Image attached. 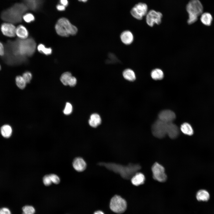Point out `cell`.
Segmentation results:
<instances>
[{
  "label": "cell",
  "mask_w": 214,
  "mask_h": 214,
  "mask_svg": "<svg viewBox=\"0 0 214 214\" xmlns=\"http://www.w3.org/2000/svg\"><path fill=\"white\" fill-rule=\"evenodd\" d=\"M27 9V7L23 3H16L3 10L1 16L6 22L12 23L19 22Z\"/></svg>",
  "instance_id": "6da1fadb"
},
{
  "label": "cell",
  "mask_w": 214,
  "mask_h": 214,
  "mask_svg": "<svg viewBox=\"0 0 214 214\" xmlns=\"http://www.w3.org/2000/svg\"><path fill=\"white\" fill-rule=\"evenodd\" d=\"M57 33L59 35L67 37L70 35H75L78 32L77 28L72 24L66 18L59 19L55 26Z\"/></svg>",
  "instance_id": "7a4b0ae2"
},
{
  "label": "cell",
  "mask_w": 214,
  "mask_h": 214,
  "mask_svg": "<svg viewBox=\"0 0 214 214\" xmlns=\"http://www.w3.org/2000/svg\"><path fill=\"white\" fill-rule=\"evenodd\" d=\"M186 10L188 14L187 23L191 24L196 22L203 13V8L199 0H191L186 6Z\"/></svg>",
  "instance_id": "3957f363"
},
{
  "label": "cell",
  "mask_w": 214,
  "mask_h": 214,
  "mask_svg": "<svg viewBox=\"0 0 214 214\" xmlns=\"http://www.w3.org/2000/svg\"><path fill=\"white\" fill-rule=\"evenodd\" d=\"M127 207L126 201L119 195H115L111 200L110 207L111 210L114 213H123L125 211Z\"/></svg>",
  "instance_id": "277c9868"
},
{
  "label": "cell",
  "mask_w": 214,
  "mask_h": 214,
  "mask_svg": "<svg viewBox=\"0 0 214 214\" xmlns=\"http://www.w3.org/2000/svg\"><path fill=\"white\" fill-rule=\"evenodd\" d=\"M167 124L159 119L157 120L152 127L153 135L158 138L164 137L166 135Z\"/></svg>",
  "instance_id": "5b68a950"
},
{
  "label": "cell",
  "mask_w": 214,
  "mask_h": 214,
  "mask_svg": "<svg viewBox=\"0 0 214 214\" xmlns=\"http://www.w3.org/2000/svg\"><path fill=\"white\" fill-rule=\"evenodd\" d=\"M148 12V6L146 4L143 3H139L136 4L131 9L130 13L135 18L141 20L146 16Z\"/></svg>",
  "instance_id": "8992f818"
},
{
  "label": "cell",
  "mask_w": 214,
  "mask_h": 214,
  "mask_svg": "<svg viewBox=\"0 0 214 214\" xmlns=\"http://www.w3.org/2000/svg\"><path fill=\"white\" fill-rule=\"evenodd\" d=\"M146 16L147 24L152 27L155 24L159 25L161 23L163 15L160 12L151 10L148 12Z\"/></svg>",
  "instance_id": "52a82bcc"
},
{
  "label": "cell",
  "mask_w": 214,
  "mask_h": 214,
  "mask_svg": "<svg viewBox=\"0 0 214 214\" xmlns=\"http://www.w3.org/2000/svg\"><path fill=\"white\" fill-rule=\"evenodd\" d=\"M152 170L153 178L161 182H164L167 178L165 172L164 168L157 163H155L152 166Z\"/></svg>",
  "instance_id": "ba28073f"
},
{
  "label": "cell",
  "mask_w": 214,
  "mask_h": 214,
  "mask_svg": "<svg viewBox=\"0 0 214 214\" xmlns=\"http://www.w3.org/2000/svg\"><path fill=\"white\" fill-rule=\"evenodd\" d=\"M0 28L2 34L6 37H13L16 36V27L13 23L7 22L4 23Z\"/></svg>",
  "instance_id": "9c48e42d"
},
{
  "label": "cell",
  "mask_w": 214,
  "mask_h": 214,
  "mask_svg": "<svg viewBox=\"0 0 214 214\" xmlns=\"http://www.w3.org/2000/svg\"><path fill=\"white\" fill-rule=\"evenodd\" d=\"M158 119L166 123L173 122L175 119L176 115L173 111L169 110L162 111L158 115Z\"/></svg>",
  "instance_id": "30bf717a"
},
{
  "label": "cell",
  "mask_w": 214,
  "mask_h": 214,
  "mask_svg": "<svg viewBox=\"0 0 214 214\" xmlns=\"http://www.w3.org/2000/svg\"><path fill=\"white\" fill-rule=\"evenodd\" d=\"M120 37L122 42L126 45L131 44L134 40V36L133 33L128 30L122 32L120 35Z\"/></svg>",
  "instance_id": "8fae6325"
},
{
  "label": "cell",
  "mask_w": 214,
  "mask_h": 214,
  "mask_svg": "<svg viewBox=\"0 0 214 214\" xmlns=\"http://www.w3.org/2000/svg\"><path fill=\"white\" fill-rule=\"evenodd\" d=\"M179 133L178 127L173 122L167 124L166 134L172 139L177 138Z\"/></svg>",
  "instance_id": "7c38bea8"
},
{
  "label": "cell",
  "mask_w": 214,
  "mask_h": 214,
  "mask_svg": "<svg viewBox=\"0 0 214 214\" xmlns=\"http://www.w3.org/2000/svg\"><path fill=\"white\" fill-rule=\"evenodd\" d=\"M73 166L75 170L81 172L86 169V163L83 158L78 157L74 159L73 162Z\"/></svg>",
  "instance_id": "4fadbf2b"
},
{
  "label": "cell",
  "mask_w": 214,
  "mask_h": 214,
  "mask_svg": "<svg viewBox=\"0 0 214 214\" xmlns=\"http://www.w3.org/2000/svg\"><path fill=\"white\" fill-rule=\"evenodd\" d=\"M144 175L141 172H137L131 178V183L135 186H139L143 184L144 182Z\"/></svg>",
  "instance_id": "5bb4252c"
},
{
  "label": "cell",
  "mask_w": 214,
  "mask_h": 214,
  "mask_svg": "<svg viewBox=\"0 0 214 214\" xmlns=\"http://www.w3.org/2000/svg\"><path fill=\"white\" fill-rule=\"evenodd\" d=\"M15 34L18 38L25 39L28 37L29 32L25 26L20 25L16 27Z\"/></svg>",
  "instance_id": "9a60e30c"
},
{
  "label": "cell",
  "mask_w": 214,
  "mask_h": 214,
  "mask_svg": "<svg viewBox=\"0 0 214 214\" xmlns=\"http://www.w3.org/2000/svg\"><path fill=\"white\" fill-rule=\"evenodd\" d=\"M196 198L199 201L207 202L210 199V195L207 191L202 189L198 191L196 195Z\"/></svg>",
  "instance_id": "2e32d148"
},
{
  "label": "cell",
  "mask_w": 214,
  "mask_h": 214,
  "mask_svg": "<svg viewBox=\"0 0 214 214\" xmlns=\"http://www.w3.org/2000/svg\"><path fill=\"white\" fill-rule=\"evenodd\" d=\"M101 122V119L100 115L95 113L91 115L89 120V123L91 127L96 128L100 124Z\"/></svg>",
  "instance_id": "e0dca14e"
},
{
  "label": "cell",
  "mask_w": 214,
  "mask_h": 214,
  "mask_svg": "<svg viewBox=\"0 0 214 214\" xmlns=\"http://www.w3.org/2000/svg\"><path fill=\"white\" fill-rule=\"evenodd\" d=\"M122 75L125 79L129 81H133L136 79L135 72L130 68H127L124 70L122 72Z\"/></svg>",
  "instance_id": "ac0fdd59"
},
{
  "label": "cell",
  "mask_w": 214,
  "mask_h": 214,
  "mask_svg": "<svg viewBox=\"0 0 214 214\" xmlns=\"http://www.w3.org/2000/svg\"><path fill=\"white\" fill-rule=\"evenodd\" d=\"M200 20L204 25L210 26L211 24L213 17L211 15L209 12L203 13L201 15Z\"/></svg>",
  "instance_id": "d6986e66"
},
{
  "label": "cell",
  "mask_w": 214,
  "mask_h": 214,
  "mask_svg": "<svg viewBox=\"0 0 214 214\" xmlns=\"http://www.w3.org/2000/svg\"><path fill=\"white\" fill-rule=\"evenodd\" d=\"M23 3L28 8L35 10L40 5L41 0H22Z\"/></svg>",
  "instance_id": "ffe728a7"
},
{
  "label": "cell",
  "mask_w": 214,
  "mask_h": 214,
  "mask_svg": "<svg viewBox=\"0 0 214 214\" xmlns=\"http://www.w3.org/2000/svg\"><path fill=\"white\" fill-rule=\"evenodd\" d=\"M0 132L3 137L9 138L12 134V129L10 125H3L1 128Z\"/></svg>",
  "instance_id": "44dd1931"
},
{
  "label": "cell",
  "mask_w": 214,
  "mask_h": 214,
  "mask_svg": "<svg viewBox=\"0 0 214 214\" xmlns=\"http://www.w3.org/2000/svg\"><path fill=\"white\" fill-rule=\"evenodd\" d=\"M164 73L163 71L159 68H156L152 70L151 73V76L152 78L155 80H160L164 77Z\"/></svg>",
  "instance_id": "7402d4cb"
},
{
  "label": "cell",
  "mask_w": 214,
  "mask_h": 214,
  "mask_svg": "<svg viewBox=\"0 0 214 214\" xmlns=\"http://www.w3.org/2000/svg\"><path fill=\"white\" fill-rule=\"evenodd\" d=\"M180 130L184 134L191 136L193 133V131L191 125L188 123H183L181 126Z\"/></svg>",
  "instance_id": "603a6c76"
},
{
  "label": "cell",
  "mask_w": 214,
  "mask_h": 214,
  "mask_svg": "<svg viewBox=\"0 0 214 214\" xmlns=\"http://www.w3.org/2000/svg\"><path fill=\"white\" fill-rule=\"evenodd\" d=\"M38 51L40 53L46 55L51 54L52 52V50L50 48H46L43 44H40L37 47Z\"/></svg>",
  "instance_id": "cb8c5ba5"
},
{
  "label": "cell",
  "mask_w": 214,
  "mask_h": 214,
  "mask_svg": "<svg viewBox=\"0 0 214 214\" xmlns=\"http://www.w3.org/2000/svg\"><path fill=\"white\" fill-rule=\"evenodd\" d=\"M15 82L17 86L21 89H24L26 86V83L22 76H17L15 78Z\"/></svg>",
  "instance_id": "d4e9b609"
},
{
  "label": "cell",
  "mask_w": 214,
  "mask_h": 214,
  "mask_svg": "<svg viewBox=\"0 0 214 214\" xmlns=\"http://www.w3.org/2000/svg\"><path fill=\"white\" fill-rule=\"evenodd\" d=\"M72 76L71 74L69 72H66L63 73L60 77V81L64 85H68L69 81Z\"/></svg>",
  "instance_id": "484cf974"
},
{
  "label": "cell",
  "mask_w": 214,
  "mask_h": 214,
  "mask_svg": "<svg viewBox=\"0 0 214 214\" xmlns=\"http://www.w3.org/2000/svg\"><path fill=\"white\" fill-rule=\"evenodd\" d=\"M22 214H34L35 210L34 208L31 205H26L22 209Z\"/></svg>",
  "instance_id": "4316f807"
},
{
  "label": "cell",
  "mask_w": 214,
  "mask_h": 214,
  "mask_svg": "<svg viewBox=\"0 0 214 214\" xmlns=\"http://www.w3.org/2000/svg\"><path fill=\"white\" fill-rule=\"evenodd\" d=\"M22 18L25 22L27 23H31L35 20L34 15L30 13L24 14L22 17Z\"/></svg>",
  "instance_id": "83f0119b"
},
{
  "label": "cell",
  "mask_w": 214,
  "mask_h": 214,
  "mask_svg": "<svg viewBox=\"0 0 214 214\" xmlns=\"http://www.w3.org/2000/svg\"><path fill=\"white\" fill-rule=\"evenodd\" d=\"M73 108L72 105L69 103H66L65 108L63 110V113L65 115L70 114L72 111Z\"/></svg>",
  "instance_id": "f1b7e54d"
},
{
  "label": "cell",
  "mask_w": 214,
  "mask_h": 214,
  "mask_svg": "<svg viewBox=\"0 0 214 214\" xmlns=\"http://www.w3.org/2000/svg\"><path fill=\"white\" fill-rule=\"evenodd\" d=\"M22 76L26 83H29L30 82L32 77L31 73L29 71L24 73Z\"/></svg>",
  "instance_id": "f546056e"
},
{
  "label": "cell",
  "mask_w": 214,
  "mask_h": 214,
  "mask_svg": "<svg viewBox=\"0 0 214 214\" xmlns=\"http://www.w3.org/2000/svg\"><path fill=\"white\" fill-rule=\"evenodd\" d=\"M52 182L58 184L59 183L60 180L59 177L56 174H51L49 175Z\"/></svg>",
  "instance_id": "4dcf8cb0"
},
{
  "label": "cell",
  "mask_w": 214,
  "mask_h": 214,
  "mask_svg": "<svg viewBox=\"0 0 214 214\" xmlns=\"http://www.w3.org/2000/svg\"><path fill=\"white\" fill-rule=\"evenodd\" d=\"M43 181L44 184L47 186L50 185L52 183L49 175L44 176L43 179Z\"/></svg>",
  "instance_id": "1f68e13d"
},
{
  "label": "cell",
  "mask_w": 214,
  "mask_h": 214,
  "mask_svg": "<svg viewBox=\"0 0 214 214\" xmlns=\"http://www.w3.org/2000/svg\"><path fill=\"white\" fill-rule=\"evenodd\" d=\"M77 83L76 78L74 76H72L70 78L68 83V85L70 86L73 87Z\"/></svg>",
  "instance_id": "d6a6232c"
},
{
  "label": "cell",
  "mask_w": 214,
  "mask_h": 214,
  "mask_svg": "<svg viewBox=\"0 0 214 214\" xmlns=\"http://www.w3.org/2000/svg\"><path fill=\"white\" fill-rule=\"evenodd\" d=\"M0 214H11L10 210L6 207L0 209Z\"/></svg>",
  "instance_id": "836d02e7"
},
{
  "label": "cell",
  "mask_w": 214,
  "mask_h": 214,
  "mask_svg": "<svg viewBox=\"0 0 214 214\" xmlns=\"http://www.w3.org/2000/svg\"><path fill=\"white\" fill-rule=\"evenodd\" d=\"M5 53L3 43L0 42V56H2Z\"/></svg>",
  "instance_id": "e575fe53"
},
{
  "label": "cell",
  "mask_w": 214,
  "mask_h": 214,
  "mask_svg": "<svg viewBox=\"0 0 214 214\" xmlns=\"http://www.w3.org/2000/svg\"><path fill=\"white\" fill-rule=\"evenodd\" d=\"M56 7L57 10L60 11H64L65 9V7L61 4H58Z\"/></svg>",
  "instance_id": "d590c367"
},
{
  "label": "cell",
  "mask_w": 214,
  "mask_h": 214,
  "mask_svg": "<svg viewBox=\"0 0 214 214\" xmlns=\"http://www.w3.org/2000/svg\"><path fill=\"white\" fill-rule=\"evenodd\" d=\"M60 2L61 4L64 5L65 7L67 6L68 4L67 0H60Z\"/></svg>",
  "instance_id": "8d00e7d4"
},
{
  "label": "cell",
  "mask_w": 214,
  "mask_h": 214,
  "mask_svg": "<svg viewBox=\"0 0 214 214\" xmlns=\"http://www.w3.org/2000/svg\"><path fill=\"white\" fill-rule=\"evenodd\" d=\"M93 214H104L102 211L100 210L97 211L95 212Z\"/></svg>",
  "instance_id": "74e56055"
},
{
  "label": "cell",
  "mask_w": 214,
  "mask_h": 214,
  "mask_svg": "<svg viewBox=\"0 0 214 214\" xmlns=\"http://www.w3.org/2000/svg\"><path fill=\"white\" fill-rule=\"evenodd\" d=\"M78 0L80 1H81V2H86L88 0Z\"/></svg>",
  "instance_id": "f35d334b"
},
{
  "label": "cell",
  "mask_w": 214,
  "mask_h": 214,
  "mask_svg": "<svg viewBox=\"0 0 214 214\" xmlns=\"http://www.w3.org/2000/svg\"><path fill=\"white\" fill-rule=\"evenodd\" d=\"M1 65H0V70H1Z\"/></svg>",
  "instance_id": "ab89813d"
}]
</instances>
